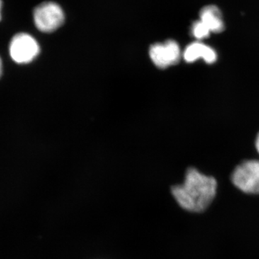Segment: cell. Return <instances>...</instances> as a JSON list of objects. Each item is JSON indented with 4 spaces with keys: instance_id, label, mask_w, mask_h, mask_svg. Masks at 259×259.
Here are the masks:
<instances>
[{
    "instance_id": "cell-9",
    "label": "cell",
    "mask_w": 259,
    "mask_h": 259,
    "mask_svg": "<svg viewBox=\"0 0 259 259\" xmlns=\"http://www.w3.org/2000/svg\"><path fill=\"white\" fill-rule=\"evenodd\" d=\"M255 147H256L257 151L259 153V134L258 135V137H257L256 141H255Z\"/></svg>"
},
{
    "instance_id": "cell-6",
    "label": "cell",
    "mask_w": 259,
    "mask_h": 259,
    "mask_svg": "<svg viewBox=\"0 0 259 259\" xmlns=\"http://www.w3.org/2000/svg\"><path fill=\"white\" fill-rule=\"evenodd\" d=\"M184 58L187 62H194L199 59H203L206 63L212 64L217 60V54L212 48L202 42H195L186 49Z\"/></svg>"
},
{
    "instance_id": "cell-7",
    "label": "cell",
    "mask_w": 259,
    "mask_h": 259,
    "mask_svg": "<svg viewBox=\"0 0 259 259\" xmlns=\"http://www.w3.org/2000/svg\"><path fill=\"white\" fill-rule=\"evenodd\" d=\"M200 20L207 25L210 32H221L224 30L222 15L217 7L214 5L205 7L202 10Z\"/></svg>"
},
{
    "instance_id": "cell-8",
    "label": "cell",
    "mask_w": 259,
    "mask_h": 259,
    "mask_svg": "<svg viewBox=\"0 0 259 259\" xmlns=\"http://www.w3.org/2000/svg\"><path fill=\"white\" fill-rule=\"evenodd\" d=\"M192 35L196 38L200 40V39L208 37L209 33H210V30H209V28H207L205 24L202 23L201 20H199V21L194 23V25H192Z\"/></svg>"
},
{
    "instance_id": "cell-5",
    "label": "cell",
    "mask_w": 259,
    "mask_h": 259,
    "mask_svg": "<svg viewBox=\"0 0 259 259\" xmlns=\"http://www.w3.org/2000/svg\"><path fill=\"white\" fill-rule=\"evenodd\" d=\"M149 54L153 64L160 69L177 64L181 56L180 46L171 40L164 44H154L150 49Z\"/></svg>"
},
{
    "instance_id": "cell-2",
    "label": "cell",
    "mask_w": 259,
    "mask_h": 259,
    "mask_svg": "<svg viewBox=\"0 0 259 259\" xmlns=\"http://www.w3.org/2000/svg\"><path fill=\"white\" fill-rule=\"evenodd\" d=\"M34 23L42 32L55 31L64 21V13L59 5L46 2L37 5L33 11Z\"/></svg>"
},
{
    "instance_id": "cell-4",
    "label": "cell",
    "mask_w": 259,
    "mask_h": 259,
    "mask_svg": "<svg viewBox=\"0 0 259 259\" xmlns=\"http://www.w3.org/2000/svg\"><path fill=\"white\" fill-rule=\"evenodd\" d=\"M9 52L12 59L17 64H28L38 55L40 47L31 35L20 32L12 38Z\"/></svg>"
},
{
    "instance_id": "cell-10",
    "label": "cell",
    "mask_w": 259,
    "mask_h": 259,
    "mask_svg": "<svg viewBox=\"0 0 259 259\" xmlns=\"http://www.w3.org/2000/svg\"><path fill=\"white\" fill-rule=\"evenodd\" d=\"M2 8H3V1L0 0V21L2 20Z\"/></svg>"
},
{
    "instance_id": "cell-3",
    "label": "cell",
    "mask_w": 259,
    "mask_h": 259,
    "mask_svg": "<svg viewBox=\"0 0 259 259\" xmlns=\"http://www.w3.org/2000/svg\"><path fill=\"white\" fill-rule=\"evenodd\" d=\"M231 180L237 188L245 193L259 194V161L243 162L233 172Z\"/></svg>"
},
{
    "instance_id": "cell-11",
    "label": "cell",
    "mask_w": 259,
    "mask_h": 259,
    "mask_svg": "<svg viewBox=\"0 0 259 259\" xmlns=\"http://www.w3.org/2000/svg\"><path fill=\"white\" fill-rule=\"evenodd\" d=\"M3 72V63H2L1 58H0V76Z\"/></svg>"
},
{
    "instance_id": "cell-1",
    "label": "cell",
    "mask_w": 259,
    "mask_h": 259,
    "mask_svg": "<svg viewBox=\"0 0 259 259\" xmlns=\"http://www.w3.org/2000/svg\"><path fill=\"white\" fill-rule=\"evenodd\" d=\"M171 191L181 208L187 212L200 213L208 208L215 197L217 182L213 177L190 168L186 172L184 183L173 186Z\"/></svg>"
}]
</instances>
